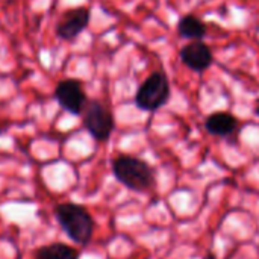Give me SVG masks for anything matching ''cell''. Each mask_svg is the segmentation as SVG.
<instances>
[{
  "label": "cell",
  "mask_w": 259,
  "mask_h": 259,
  "mask_svg": "<svg viewBox=\"0 0 259 259\" xmlns=\"http://www.w3.org/2000/svg\"><path fill=\"white\" fill-rule=\"evenodd\" d=\"M114 178L126 188L137 193H147L156 185V175L153 167L137 156L118 155L112 161Z\"/></svg>",
  "instance_id": "cell-1"
},
{
  "label": "cell",
  "mask_w": 259,
  "mask_h": 259,
  "mask_svg": "<svg viewBox=\"0 0 259 259\" xmlns=\"http://www.w3.org/2000/svg\"><path fill=\"white\" fill-rule=\"evenodd\" d=\"M55 217L65 235L79 246H87L93 240L94 219L88 209L79 203H59L55 206Z\"/></svg>",
  "instance_id": "cell-2"
},
{
  "label": "cell",
  "mask_w": 259,
  "mask_h": 259,
  "mask_svg": "<svg viewBox=\"0 0 259 259\" xmlns=\"http://www.w3.org/2000/svg\"><path fill=\"white\" fill-rule=\"evenodd\" d=\"M170 80L161 70L150 73L135 93V105L141 111L155 112L170 99Z\"/></svg>",
  "instance_id": "cell-3"
},
{
  "label": "cell",
  "mask_w": 259,
  "mask_h": 259,
  "mask_svg": "<svg viewBox=\"0 0 259 259\" xmlns=\"http://www.w3.org/2000/svg\"><path fill=\"white\" fill-rule=\"evenodd\" d=\"M82 124L85 131L99 143L108 141L115 129V120L111 109L96 99H88L82 112Z\"/></svg>",
  "instance_id": "cell-4"
},
{
  "label": "cell",
  "mask_w": 259,
  "mask_h": 259,
  "mask_svg": "<svg viewBox=\"0 0 259 259\" xmlns=\"http://www.w3.org/2000/svg\"><path fill=\"white\" fill-rule=\"evenodd\" d=\"M55 100L58 102V105L68 114L71 115H82L88 97L83 88V83L79 79H62L56 83L55 87Z\"/></svg>",
  "instance_id": "cell-5"
},
{
  "label": "cell",
  "mask_w": 259,
  "mask_h": 259,
  "mask_svg": "<svg viewBox=\"0 0 259 259\" xmlns=\"http://www.w3.org/2000/svg\"><path fill=\"white\" fill-rule=\"evenodd\" d=\"M91 11L87 6L67 9L56 24V36L62 41H74L90 24Z\"/></svg>",
  "instance_id": "cell-6"
},
{
  "label": "cell",
  "mask_w": 259,
  "mask_h": 259,
  "mask_svg": "<svg viewBox=\"0 0 259 259\" xmlns=\"http://www.w3.org/2000/svg\"><path fill=\"white\" fill-rule=\"evenodd\" d=\"M181 61L190 70L196 73H203L212 65L214 55H212L211 47L202 39L191 41L181 49Z\"/></svg>",
  "instance_id": "cell-7"
},
{
  "label": "cell",
  "mask_w": 259,
  "mask_h": 259,
  "mask_svg": "<svg viewBox=\"0 0 259 259\" xmlns=\"http://www.w3.org/2000/svg\"><path fill=\"white\" fill-rule=\"evenodd\" d=\"M238 118L226 111L212 112L205 118V129L214 137H231L238 129Z\"/></svg>",
  "instance_id": "cell-8"
},
{
  "label": "cell",
  "mask_w": 259,
  "mask_h": 259,
  "mask_svg": "<svg viewBox=\"0 0 259 259\" xmlns=\"http://www.w3.org/2000/svg\"><path fill=\"white\" fill-rule=\"evenodd\" d=\"M80 252L65 243L44 244L35 249L32 259H79Z\"/></svg>",
  "instance_id": "cell-9"
},
{
  "label": "cell",
  "mask_w": 259,
  "mask_h": 259,
  "mask_svg": "<svg viewBox=\"0 0 259 259\" xmlns=\"http://www.w3.org/2000/svg\"><path fill=\"white\" fill-rule=\"evenodd\" d=\"M206 32H208L206 24L193 14L184 15L178 21V33L182 38H187L191 41H200L206 36Z\"/></svg>",
  "instance_id": "cell-10"
},
{
  "label": "cell",
  "mask_w": 259,
  "mask_h": 259,
  "mask_svg": "<svg viewBox=\"0 0 259 259\" xmlns=\"http://www.w3.org/2000/svg\"><path fill=\"white\" fill-rule=\"evenodd\" d=\"M6 131H8V123H6V121H3V120L0 118V137H2Z\"/></svg>",
  "instance_id": "cell-11"
},
{
  "label": "cell",
  "mask_w": 259,
  "mask_h": 259,
  "mask_svg": "<svg viewBox=\"0 0 259 259\" xmlns=\"http://www.w3.org/2000/svg\"><path fill=\"white\" fill-rule=\"evenodd\" d=\"M203 259H217V256H215V255H214L212 252H208V253H206V255L203 256Z\"/></svg>",
  "instance_id": "cell-12"
},
{
  "label": "cell",
  "mask_w": 259,
  "mask_h": 259,
  "mask_svg": "<svg viewBox=\"0 0 259 259\" xmlns=\"http://www.w3.org/2000/svg\"><path fill=\"white\" fill-rule=\"evenodd\" d=\"M256 114H258V115H259V106H258V108H256Z\"/></svg>",
  "instance_id": "cell-13"
}]
</instances>
